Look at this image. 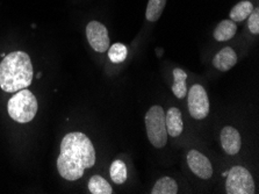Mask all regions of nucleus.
I'll list each match as a JSON object with an SVG mask.
<instances>
[{
    "label": "nucleus",
    "instance_id": "nucleus-1",
    "mask_svg": "<svg viewBox=\"0 0 259 194\" xmlns=\"http://www.w3.org/2000/svg\"><path fill=\"white\" fill-rule=\"evenodd\" d=\"M96 164V150L90 138L83 133H70L61 142V155L57 169L64 179L74 181L83 177L86 169Z\"/></svg>",
    "mask_w": 259,
    "mask_h": 194
},
{
    "label": "nucleus",
    "instance_id": "nucleus-2",
    "mask_svg": "<svg viewBox=\"0 0 259 194\" xmlns=\"http://www.w3.org/2000/svg\"><path fill=\"white\" fill-rule=\"evenodd\" d=\"M33 81V64L23 51L6 55L0 63V89L13 93L27 89Z\"/></svg>",
    "mask_w": 259,
    "mask_h": 194
},
{
    "label": "nucleus",
    "instance_id": "nucleus-3",
    "mask_svg": "<svg viewBox=\"0 0 259 194\" xmlns=\"http://www.w3.org/2000/svg\"><path fill=\"white\" fill-rule=\"evenodd\" d=\"M37 100L29 90H20L9 100V115L19 124H27L37 113Z\"/></svg>",
    "mask_w": 259,
    "mask_h": 194
},
{
    "label": "nucleus",
    "instance_id": "nucleus-4",
    "mask_svg": "<svg viewBox=\"0 0 259 194\" xmlns=\"http://www.w3.org/2000/svg\"><path fill=\"white\" fill-rule=\"evenodd\" d=\"M145 128L150 143L157 149L164 148L167 142L165 113L160 106H152L145 114Z\"/></svg>",
    "mask_w": 259,
    "mask_h": 194
},
{
    "label": "nucleus",
    "instance_id": "nucleus-5",
    "mask_svg": "<svg viewBox=\"0 0 259 194\" xmlns=\"http://www.w3.org/2000/svg\"><path fill=\"white\" fill-rule=\"evenodd\" d=\"M228 194H253L254 183L251 173L244 166L236 165L230 169L226 181Z\"/></svg>",
    "mask_w": 259,
    "mask_h": 194
},
{
    "label": "nucleus",
    "instance_id": "nucleus-6",
    "mask_svg": "<svg viewBox=\"0 0 259 194\" xmlns=\"http://www.w3.org/2000/svg\"><path fill=\"white\" fill-rule=\"evenodd\" d=\"M188 110L192 118L197 120L205 119L209 113V99L203 86L195 84L191 88L187 96Z\"/></svg>",
    "mask_w": 259,
    "mask_h": 194
},
{
    "label": "nucleus",
    "instance_id": "nucleus-7",
    "mask_svg": "<svg viewBox=\"0 0 259 194\" xmlns=\"http://www.w3.org/2000/svg\"><path fill=\"white\" fill-rule=\"evenodd\" d=\"M89 43L97 53H106L109 48V35L106 27L99 21H91L86 27Z\"/></svg>",
    "mask_w": 259,
    "mask_h": 194
},
{
    "label": "nucleus",
    "instance_id": "nucleus-8",
    "mask_svg": "<svg viewBox=\"0 0 259 194\" xmlns=\"http://www.w3.org/2000/svg\"><path fill=\"white\" fill-rule=\"evenodd\" d=\"M187 164L194 175L201 179H209L213 176V166L208 158L197 150H191L187 153Z\"/></svg>",
    "mask_w": 259,
    "mask_h": 194
},
{
    "label": "nucleus",
    "instance_id": "nucleus-9",
    "mask_svg": "<svg viewBox=\"0 0 259 194\" xmlns=\"http://www.w3.org/2000/svg\"><path fill=\"white\" fill-rule=\"evenodd\" d=\"M221 144L228 155H236L242 146L241 135L234 127L227 126L221 130Z\"/></svg>",
    "mask_w": 259,
    "mask_h": 194
},
{
    "label": "nucleus",
    "instance_id": "nucleus-10",
    "mask_svg": "<svg viewBox=\"0 0 259 194\" xmlns=\"http://www.w3.org/2000/svg\"><path fill=\"white\" fill-rule=\"evenodd\" d=\"M165 125L166 132L168 136L177 137L183 133L184 130V121L182 112L176 107L168 108L167 113L165 114Z\"/></svg>",
    "mask_w": 259,
    "mask_h": 194
},
{
    "label": "nucleus",
    "instance_id": "nucleus-11",
    "mask_svg": "<svg viewBox=\"0 0 259 194\" xmlns=\"http://www.w3.org/2000/svg\"><path fill=\"white\" fill-rule=\"evenodd\" d=\"M237 63V55L235 50L230 47H226L213 59V64L215 68L220 71H229L231 68H234Z\"/></svg>",
    "mask_w": 259,
    "mask_h": 194
},
{
    "label": "nucleus",
    "instance_id": "nucleus-12",
    "mask_svg": "<svg viewBox=\"0 0 259 194\" xmlns=\"http://www.w3.org/2000/svg\"><path fill=\"white\" fill-rule=\"evenodd\" d=\"M237 31V25L233 20H223L214 30V37L219 42L229 41L235 36Z\"/></svg>",
    "mask_w": 259,
    "mask_h": 194
},
{
    "label": "nucleus",
    "instance_id": "nucleus-13",
    "mask_svg": "<svg viewBox=\"0 0 259 194\" xmlns=\"http://www.w3.org/2000/svg\"><path fill=\"white\" fill-rule=\"evenodd\" d=\"M174 85H172V92L178 99H183L186 97L187 94V88H186V81H187V73L185 71L177 68L174 70Z\"/></svg>",
    "mask_w": 259,
    "mask_h": 194
},
{
    "label": "nucleus",
    "instance_id": "nucleus-14",
    "mask_svg": "<svg viewBox=\"0 0 259 194\" xmlns=\"http://www.w3.org/2000/svg\"><path fill=\"white\" fill-rule=\"evenodd\" d=\"M253 11V5L248 0H243L235 5L230 11V19L234 22H241L249 17Z\"/></svg>",
    "mask_w": 259,
    "mask_h": 194
},
{
    "label": "nucleus",
    "instance_id": "nucleus-15",
    "mask_svg": "<svg viewBox=\"0 0 259 194\" xmlns=\"http://www.w3.org/2000/svg\"><path fill=\"white\" fill-rule=\"evenodd\" d=\"M152 194H177L178 193V185L176 180L170 177H163L156 181L151 189Z\"/></svg>",
    "mask_w": 259,
    "mask_h": 194
},
{
    "label": "nucleus",
    "instance_id": "nucleus-16",
    "mask_svg": "<svg viewBox=\"0 0 259 194\" xmlns=\"http://www.w3.org/2000/svg\"><path fill=\"white\" fill-rule=\"evenodd\" d=\"M89 189L92 194H112V186L101 176H93L89 181Z\"/></svg>",
    "mask_w": 259,
    "mask_h": 194
},
{
    "label": "nucleus",
    "instance_id": "nucleus-17",
    "mask_svg": "<svg viewBox=\"0 0 259 194\" xmlns=\"http://www.w3.org/2000/svg\"><path fill=\"white\" fill-rule=\"evenodd\" d=\"M166 0H149L147 6V13L145 17L150 22H156L160 18L164 9H165Z\"/></svg>",
    "mask_w": 259,
    "mask_h": 194
},
{
    "label": "nucleus",
    "instance_id": "nucleus-18",
    "mask_svg": "<svg viewBox=\"0 0 259 194\" xmlns=\"http://www.w3.org/2000/svg\"><path fill=\"white\" fill-rule=\"evenodd\" d=\"M111 178L113 183L115 184H123L127 180L128 172H127V166L122 161L116 160L111 165Z\"/></svg>",
    "mask_w": 259,
    "mask_h": 194
},
{
    "label": "nucleus",
    "instance_id": "nucleus-19",
    "mask_svg": "<svg viewBox=\"0 0 259 194\" xmlns=\"http://www.w3.org/2000/svg\"><path fill=\"white\" fill-rule=\"evenodd\" d=\"M128 50L127 47L122 43H114L108 48V57L113 63H121L127 58Z\"/></svg>",
    "mask_w": 259,
    "mask_h": 194
},
{
    "label": "nucleus",
    "instance_id": "nucleus-20",
    "mask_svg": "<svg viewBox=\"0 0 259 194\" xmlns=\"http://www.w3.org/2000/svg\"><path fill=\"white\" fill-rule=\"evenodd\" d=\"M249 21H248V27L250 31L252 34H258L259 33V9H253L249 15Z\"/></svg>",
    "mask_w": 259,
    "mask_h": 194
}]
</instances>
